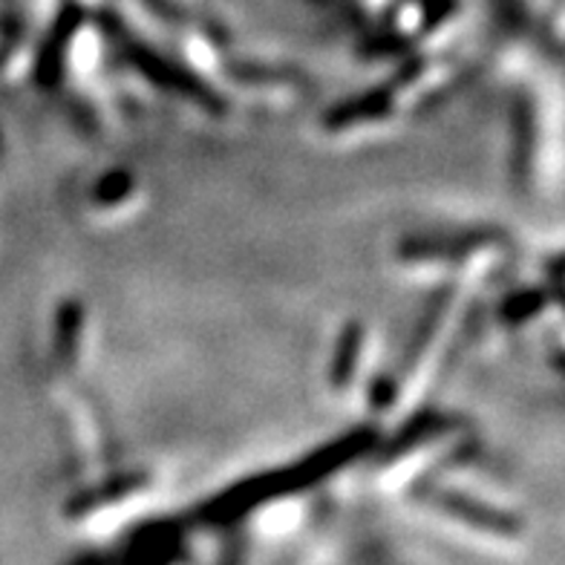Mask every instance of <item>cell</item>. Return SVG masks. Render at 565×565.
Wrapping results in <instances>:
<instances>
[{"label": "cell", "mask_w": 565, "mask_h": 565, "mask_svg": "<svg viewBox=\"0 0 565 565\" xmlns=\"http://www.w3.org/2000/svg\"><path fill=\"white\" fill-rule=\"evenodd\" d=\"M424 520L441 534L477 545L491 554H516L522 548V525L502 508L484 505L479 499H461L439 493L422 502Z\"/></svg>", "instance_id": "1"}, {"label": "cell", "mask_w": 565, "mask_h": 565, "mask_svg": "<svg viewBox=\"0 0 565 565\" xmlns=\"http://www.w3.org/2000/svg\"><path fill=\"white\" fill-rule=\"evenodd\" d=\"M139 565H194V563H188V559L177 557V554H164V557H153L148 559V563H139Z\"/></svg>", "instance_id": "2"}]
</instances>
